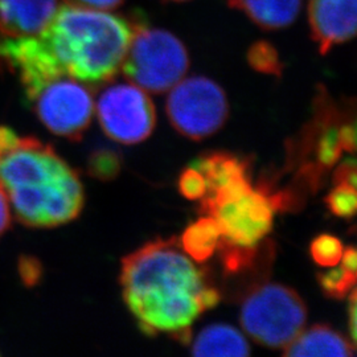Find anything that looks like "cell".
<instances>
[{
	"instance_id": "1",
	"label": "cell",
	"mask_w": 357,
	"mask_h": 357,
	"mask_svg": "<svg viewBox=\"0 0 357 357\" xmlns=\"http://www.w3.org/2000/svg\"><path fill=\"white\" fill-rule=\"evenodd\" d=\"M123 301L139 328L190 342L192 324L220 302V291L196 266L178 240H156L122 261Z\"/></svg>"
},
{
	"instance_id": "2",
	"label": "cell",
	"mask_w": 357,
	"mask_h": 357,
	"mask_svg": "<svg viewBox=\"0 0 357 357\" xmlns=\"http://www.w3.org/2000/svg\"><path fill=\"white\" fill-rule=\"evenodd\" d=\"M0 185L16 218L31 228H53L75 220L84 206L76 171L50 144L16 135L0 155Z\"/></svg>"
},
{
	"instance_id": "3",
	"label": "cell",
	"mask_w": 357,
	"mask_h": 357,
	"mask_svg": "<svg viewBox=\"0 0 357 357\" xmlns=\"http://www.w3.org/2000/svg\"><path fill=\"white\" fill-rule=\"evenodd\" d=\"M132 32L119 15L69 6L56 11L40 38L64 76L100 84L121 70Z\"/></svg>"
},
{
	"instance_id": "4",
	"label": "cell",
	"mask_w": 357,
	"mask_h": 357,
	"mask_svg": "<svg viewBox=\"0 0 357 357\" xmlns=\"http://www.w3.org/2000/svg\"><path fill=\"white\" fill-rule=\"evenodd\" d=\"M199 202V212L216 220L221 240L246 248L258 245L268 236L277 212L270 188H253L252 178L205 195Z\"/></svg>"
},
{
	"instance_id": "5",
	"label": "cell",
	"mask_w": 357,
	"mask_h": 357,
	"mask_svg": "<svg viewBox=\"0 0 357 357\" xmlns=\"http://www.w3.org/2000/svg\"><path fill=\"white\" fill-rule=\"evenodd\" d=\"M134 32L121 70L128 81L149 93L162 94L181 81L190 56L185 45L171 32L134 22Z\"/></svg>"
},
{
	"instance_id": "6",
	"label": "cell",
	"mask_w": 357,
	"mask_h": 357,
	"mask_svg": "<svg viewBox=\"0 0 357 357\" xmlns=\"http://www.w3.org/2000/svg\"><path fill=\"white\" fill-rule=\"evenodd\" d=\"M307 307L299 294L280 283H262L243 299L240 321L258 344L284 349L305 330Z\"/></svg>"
},
{
	"instance_id": "7",
	"label": "cell",
	"mask_w": 357,
	"mask_h": 357,
	"mask_svg": "<svg viewBox=\"0 0 357 357\" xmlns=\"http://www.w3.org/2000/svg\"><path fill=\"white\" fill-rule=\"evenodd\" d=\"M166 110L169 122L181 135L200 141L222 128L229 105L225 91L215 81L191 77L169 90Z\"/></svg>"
},
{
	"instance_id": "8",
	"label": "cell",
	"mask_w": 357,
	"mask_h": 357,
	"mask_svg": "<svg viewBox=\"0 0 357 357\" xmlns=\"http://www.w3.org/2000/svg\"><path fill=\"white\" fill-rule=\"evenodd\" d=\"M41 123L54 135L78 141L94 114L90 90L72 77L53 79L28 100Z\"/></svg>"
},
{
	"instance_id": "9",
	"label": "cell",
	"mask_w": 357,
	"mask_h": 357,
	"mask_svg": "<svg viewBox=\"0 0 357 357\" xmlns=\"http://www.w3.org/2000/svg\"><path fill=\"white\" fill-rule=\"evenodd\" d=\"M97 115L105 134L123 144L146 141L156 123L151 98L134 84H118L103 90L97 101Z\"/></svg>"
},
{
	"instance_id": "10",
	"label": "cell",
	"mask_w": 357,
	"mask_h": 357,
	"mask_svg": "<svg viewBox=\"0 0 357 357\" xmlns=\"http://www.w3.org/2000/svg\"><path fill=\"white\" fill-rule=\"evenodd\" d=\"M311 38L321 54L344 44L356 33V0H308Z\"/></svg>"
},
{
	"instance_id": "11",
	"label": "cell",
	"mask_w": 357,
	"mask_h": 357,
	"mask_svg": "<svg viewBox=\"0 0 357 357\" xmlns=\"http://www.w3.org/2000/svg\"><path fill=\"white\" fill-rule=\"evenodd\" d=\"M57 0H0V35L38 36L51 23Z\"/></svg>"
},
{
	"instance_id": "12",
	"label": "cell",
	"mask_w": 357,
	"mask_h": 357,
	"mask_svg": "<svg viewBox=\"0 0 357 357\" xmlns=\"http://www.w3.org/2000/svg\"><path fill=\"white\" fill-rule=\"evenodd\" d=\"M284 356H343L354 355V344L340 332L328 326L318 324L301 332L296 339L284 348Z\"/></svg>"
},
{
	"instance_id": "13",
	"label": "cell",
	"mask_w": 357,
	"mask_h": 357,
	"mask_svg": "<svg viewBox=\"0 0 357 357\" xmlns=\"http://www.w3.org/2000/svg\"><path fill=\"white\" fill-rule=\"evenodd\" d=\"M231 8L245 13L253 23L266 31L291 26L296 20L302 0H225Z\"/></svg>"
},
{
	"instance_id": "14",
	"label": "cell",
	"mask_w": 357,
	"mask_h": 357,
	"mask_svg": "<svg viewBox=\"0 0 357 357\" xmlns=\"http://www.w3.org/2000/svg\"><path fill=\"white\" fill-rule=\"evenodd\" d=\"M192 167H195L204 178L206 184L205 195L222 190L243 178H250L249 163L243 158L228 153H211L199 156L192 163Z\"/></svg>"
},
{
	"instance_id": "15",
	"label": "cell",
	"mask_w": 357,
	"mask_h": 357,
	"mask_svg": "<svg viewBox=\"0 0 357 357\" xmlns=\"http://www.w3.org/2000/svg\"><path fill=\"white\" fill-rule=\"evenodd\" d=\"M195 356H249L250 347L237 328L213 324L197 335L192 344Z\"/></svg>"
},
{
	"instance_id": "16",
	"label": "cell",
	"mask_w": 357,
	"mask_h": 357,
	"mask_svg": "<svg viewBox=\"0 0 357 357\" xmlns=\"http://www.w3.org/2000/svg\"><path fill=\"white\" fill-rule=\"evenodd\" d=\"M220 238L221 230L216 220L204 216L184 230L178 243L191 259L203 264L216 253Z\"/></svg>"
},
{
	"instance_id": "17",
	"label": "cell",
	"mask_w": 357,
	"mask_h": 357,
	"mask_svg": "<svg viewBox=\"0 0 357 357\" xmlns=\"http://www.w3.org/2000/svg\"><path fill=\"white\" fill-rule=\"evenodd\" d=\"M248 61L255 72L281 77L283 65L277 50L268 41H257L248 52Z\"/></svg>"
},
{
	"instance_id": "18",
	"label": "cell",
	"mask_w": 357,
	"mask_h": 357,
	"mask_svg": "<svg viewBox=\"0 0 357 357\" xmlns=\"http://www.w3.org/2000/svg\"><path fill=\"white\" fill-rule=\"evenodd\" d=\"M343 153V147L339 139V128L327 126L323 128L315 144V159L321 171L330 169L335 166Z\"/></svg>"
},
{
	"instance_id": "19",
	"label": "cell",
	"mask_w": 357,
	"mask_h": 357,
	"mask_svg": "<svg viewBox=\"0 0 357 357\" xmlns=\"http://www.w3.org/2000/svg\"><path fill=\"white\" fill-rule=\"evenodd\" d=\"M318 282L327 296L333 299H344L355 287L356 273H351L343 266H333L331 270L318 274Z\"/></svg>"
},
{
	"instance_id": "20",
	"label": "cell",
	"mask_w": 357,
	"mask_h": 357,
	"mask_svg": "<svg viewBox=\"0 0 357 357\" xmlns=\"http://www.w3.org/2000/svg\"><path fill=\"white\" fill-rule=\"evenodd\" d=\"M344 252L343 243L331 234H320L310 246L312 259L323 268H333L340 264Z\"/></svg>"
},
{
	"instance_id": "21",
	"label": "cell",
	"mask_w": 357,
	"mask_h": 357,
	"mask_svg": "<svg viewBox=\"0 0 357 357\" xmlns=\"http://www.w3.org/2000/svg\"><path fill=\"white\" fill-rule=\"evenodd\" d=\"M326 204L332 215L342 218H352L356 213V188L335 184V188L326 197Z\"/></svg>"
},
{
	"instance_id": "22",
	"label": "cell",
	"mask_w": 357,
	"mask_h": 357,
	"mask_svg": "<svg viewBox=\"0 0 357 357\" xmlns=\"http://www.w3.org/2000/svg\"><path fill=\"white\" fill-rule=\"evenodd\" d=\"M121 171V159L112 150H97L91 153L88 172L90 176L100 180H112L118 176Z\"/></svg>"
},
{
	"instance_id": "23",
	"label": "cell",
	"mask_w": 357,
	"mask_h": 357,
	"mask_svg": "<svg viewBox=\"0 0 357 357\" xmlns=\"http://www.w3.org/2000/svg\"><path fill=\"white\" fill-rule=\"evenodd\" d=\"M178 187L180 193L188 200H202L206 192V184L203 175L192 166L181 172Z\"/></svg>"
},
{
	"instance_id": "24",
	"label": "cell",
	"mask_w": 357,
	"mask_h": 357,
	"mask_svg": "<svg viewBox=\"0 0 357 357\" xmlns=\"http://www.w3.org/2000/svg\"><path fill=\"white\" fill-rule=\"evenodd\" d=\"M356 162L355 159H349L343 165L337 167L333 175V183L335 184H343L352 188H356Z\"/></svg>"
},
{
	"instance_id": "25",
	"label": "cell",
	"mask_w": 357,
	"mask_h": 357,
	"mask_svg": "<svg viewBox=\"0 0 357 357\" xmlns=\"http://www.w3.org/2000/svg\"><path fill=\"white\" fill-rule=\"evenodd\" d=\"M70 7L96 10V11H110L119 7L125 0H64Z\"/></svg>"
},
{
	"instance_id": "26",
	"label": "cell",
	"mask_w": 357,
	"mask_h": 357,
	"mask_svg": "<svg viewBox=\"0 0 357 357\" xmlns=\"http://www.w3.org/2000/svg\"><path fill=\"white\" fill-rule=\"evenodd\" d=\"M339 139L343 151L355 153L356 149V125L355 122L344 123L339 128Z\"/></svg>"
},
{
	"instance_id": "27",
	"label": "cell",
	"mask_w": 357,
	"mask_h": 357,
	"mask_svg": "<svg viewBox=\"0 0 357 357\" xmlns=\"http://www.w3.org/2000/svg\"><path fill=\"white\" fill-rule=\"evenodd\" d=\"M11 222V205L4 190L0 185V236L7 230Z\"/></svg>"
},
{
	"instance_id": "28",
	"label": "cell",
	"mask_w": 357,
	"mask_h": 357,
	"mask_svg": "<svg viewBox=\"0 0 357 357\" xmlns=\"http://www.w3.org/2000/svg\"><path fill=\"white\" fill-rule=\"evenodd\" d=\"M349 295V308H348V314H349V332H351V339L352 343L355 344L356 342V290L355 287L352 289V291L348 294Z\"/></svg>"
},
{
	"instance_id": "29",
	"label": "cell",
	"mask_w": 357,
	"mask_h": 357,
	"mask_svg": "<svg viewBox=\"0 0 357 357\" xmlns=\"http://www.w3.org/2000/svg\"><path fill=\"white\" fill-rule=\"evenodd\" d=\"M340 262H342V266H343L344 268H347L348 271H351V273H356V249H355L354 246H349V248H347L344 252H343V255H342V259H340Z\"/></svg>"
},
{
	"instance_id": "30",
	"label": "cell",
	"mask_w": 357,
	"mask_h": 357,
	"mask_svg": "<svg viewBox=\"0 0 357 357\" xmlns=\"http://www.w3.org/2000/svg\"><path fill=\"white\" fill-rule=\"evenodd\" d=\"M17 134L6 126H0V155L8 147V144L15 139Z\"/></svg>"
},
{
	"instance_id": "31",
	"label": "cell",
	"mask_w": 357,
	"mask_h": 357,
	"mask_svg": "<svg viewBox=\"0 0 357 357\" xmlns=\"http://www.w3.org/2000/svg\"><path fill=\"white\" fill-rule=\"evenodd\" d=\"M174 1H185V0H174Z\"/></svg>"
},
{
	"instance_id": "32",
	"label": "cell",
	"mask_w": 357,
	"mask_h": 357,
	"mask_svg": "<svg viewBox=\"0 0 357 357\" xmlns=\"http://www.w3.org/2000/svg\"><path fill=\"white\" fill-rule=\"evenodd\" d=\"M0 38H1V35H0Z\"/></svg>"
}]
</instances>
